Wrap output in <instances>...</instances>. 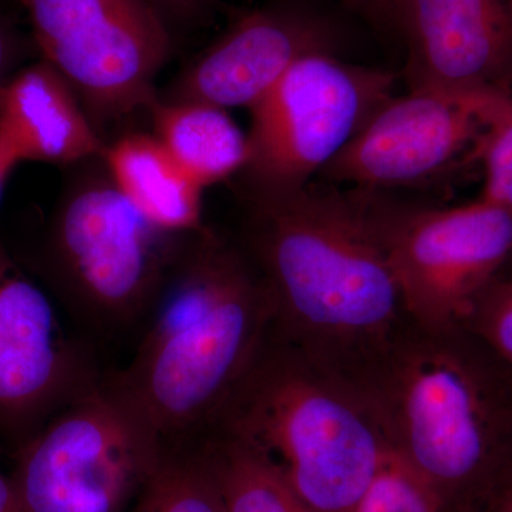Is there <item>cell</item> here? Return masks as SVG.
Returning a JSON list of instances; mask_svg holds the SVG:
<instances>
[{"mask_svg": "<svg viewBox=\"0 0 512 512\" xmlns=\"http://www.w3.org/2000/svg\"><path fill=\"white\" fill-rule=\"evenodd\" d=\"M239 241L272 302V335L362 389L413 325L362 192L242 194Z\"/></svg>", "mask_w": 512, "mask_h": 512, "instance_id": "obj_1", "label": "cell"}, {"mask_svg": "<svg viewBox=\"0 0 512 512\" xmlns=\"http://www.w3.org/2000/svg\"><path fill=\"white\" fill-rule=\"evenodd\" d=\"M271 293L241 241L204 225L185 239L126 369L110 375L165 444L195 439L258 359Z\"/></svg>", "mask_w": 512, "mask_h": 512, "instance_id": "obj_2", "label": "cell"}, {"mask_svg": "<svg viewBox=\"0 0 512 512\" xmlns=\"http://www.w3.org/2000/svg\"><path fill=\"white\" fill-rule=\"evenodd\" d=\"M467 328L410 326L360 389L390 454L439 498L443 512L491 483L512 407Z\"/></svg>", "mask_w": 512, "mask_h": 512, "instance_id": "obj_3", "label": "cell"}, {"mask_svg": "<svg viewBox=\"0 0 512 512\" xmlns=\"http://www.w3.org/2000/svg\"><path fill=\"white\" fill-rule=\"evenodd\" d=\"M207 430L271 461L319 512L352 510L389 456L359 390L272 333Z\"/></svg>", "mask_w": 512, "mask_h": 512, "instance_id": "obj_4", "label": "cell"}, {"mask_svg": "<svg viewBox=\"0 0 512 512\" xmlns=\"http://www.w3.org/2000/svg\"><path fill=\"white\" fill-rule=\"evenodd\" d=\"M79 170L50 218L43 269L80 328L114 338L146 322L188 235L165 234L144 220L103 158Z\"/></svg>", "mask_w": 512, "mask_h": 512, "instance_id": "obj_5", "label": "cell"}, {"mask_svg": "<svg viewBox=\"0 0 512 512\" xmlns=\"http://www.w3.org/2000/svg\"><path fill=\"white\" fill-rule=\"evenodd\" d=\"M164 448L137 404L103 376L16 450L10 477L25 512H131Z\"/></svg>", "mask_w": 512, "mask_h": 512, "instance_id": "obj_6", "label": "cell"}, {"mask_svg": "<svg viewBox=\"0 0 512 512\" xmlns=\"http://www.w3.org/2000/svg\"><path fill=\"white\" fill-rule=\"evenodd\" d=\"M359 190V188H357ZM407 315L417 328H463L512 255V210L481 200L420 207L360 190Z\"/></svg>", "mask_w": 512, "mask_h": 512, "instance_id": "obj_7", "label": "cell"}, {"mask_svg": "<svg viewBox=\"0 0 512 512\" xmlns=\"http://www.w3.org/2000/svg\"><path fill=\"white\" fill-rule=\"evenodd\" d=\"M396 76L356 66L330 52L302 57L251 110L244 194H278L315 175L394 96Z\"/></svg>", "mask_w": 512, "mask_h": 512, "instance_id": "obj_8", "label": "cell"}, {"mask_svg": "<svg viewBox=\"0 0 512 512\" xmlns=\"http://www.w3.org/2000/svg\"><path fill=\"white\" fill-rule=\"evenodd\" d=\"M19 3L40 56L72 86L97 130L157 99L173 36L144 0Z\"/></svg>", "mask_w": 512, "mask_h": 512, "instance_id": "obj_9", "label": "cell"}, {"mask_svg": "<svg viewBox=\"0 0 512 512\" xmlns=\"http://www.w3.org/2000/svg\"><path fill=\"white\" fill-rule=\"evenodd\" d=\"M511 101L429 89L390 97L320 175L359 190L427 183L466 158L480 160Z\"/></svg>", "mask_w": 512, "mask_h": 512, "instance_id": "obj_10", "label": "cell"}, {"mask_svg": "<svg viewBox=\"0 0 512 512\" xmlns=\"http://www.w3.org/2000/svg\"><path fill=\"white\" fill-rule=\"evenodd\" d=\"M103 376L89 343L67 333L52 299L0 242V436L19 450Z\"/></svg>", "mask_w": 512, "mask_h": 512, "instance_id": "obj_11", "label": "cell"}, {"mask_svg": "<svg viewBox=\"0 0 512 512\" xmlns=\"http://www.w3.org/2000/svg\"><path fill=\"white\" fill-rule=\"evenodd\" d=\"M409 90L512 99V0H403Z\"/></svg>", "mask_w": 512, "mask_h": 512, "instance_id": "obj_12", "label": "cell"}, {"mask_svg": "<svg viewBox=\"0 0 512 512\" xmlns=\"http://www.w3.org/2000/svg\"><path fill=\"white\" fill-rule=\"evenodd\" d=\"M329 29L289 5L262 6L235 20L175 77L167 101L251 110L302 57L330 52Z\"/></svg>", "mask_w": 512, "mask_h": 512, "instance_id": "obj_13", "label": "cell"}, {"mask_svg": "<svg viewBox=\"0 0 512 512\" xmlns=\"http://www.w3.org/2000/svg\"><path fill=\"white\" fill-rule=\"evenodd\" d=\"M0 134L22 163L76 167L103 156L107 144L72 86L43 59L0 87Z\"/></svg>", "mask_w": 512, "mask_h": 512, "instance_id": "obj_14", "label": "cell"}, {"mask_svg": "<svg viewBox=\"0 0 512 512\" xmlns=\"http://www.w3.org/2000/svg\"><path fill=\"white\" fill-rule=\"evenodd\" d=\"M101 158L124 198L153 227L180 237L204 227V188L153 134H123L106 144Z\"/></svg>", "mask_w": 512, "mask_h": 512, "instance_id": "obj_15", "label": "cell"}, {"mask_svg": "<svg viewBox=\"0 0 512 512\" xmlns=\"http://www.w3.org/2000/svg\"><path fill=\"white\" fill-rule=\"evenodd\" d=\"M147 111L153 136L204 190L237 177L247 163V134L228 110L157 97Z\"/></svg>", "mask_w": 512, "mask_h": 512, "instance_id": "obj_16", "label": "cell"}, {"mask_svg": "<svg viewBox=\"0 0 512 512\" xmlns=\"http://www.w3.org/2000/svg\"><path fill=\"white\" fill-rule=\"evenodd\" d=\"M210 458L227 512H319L247 444L217 430L195 437Z\"/></svg>", "mask_w": 512, "mask_h": 512, "instance_id": "obj_17", "label": "cell"}, {"mask_svg": "<svg viewBox=\"0 0 512 512\" xmlns=\"http://www.w3.org/2000/svg\"><path fill=\"white\" fill-rule=\"evenodd\" d=\"M131 512H227L220 484L198 440L165 444Z\"/></svg>", "mask_w": 512, "mask_h": 512, "instance_id": "obj_18", "label": "cell"}, {"mask_svg": "<svg viewBox=\"0 0 512 512\" xmlns=\"http://www.w3.org/2000/svg\"><path fill=\"white\" fill-rule=\"evenodd\" d=\"M349 512H443L439 498L392 454Z\"/></svg>", "mask_w": 512, "mask_h": 512, "instance_id": "obj_19", "label": "cell"}, {"mask_svg": "<svg viewBox=\"0 0 512 512\" xmlns=\"http://www.w3.org/2000/svg\"><path fill=\"white\" fill-rule=\"evenodd\" d=\"M464 328L512 369V278L495 279L485 289Z\"/></svg>", "mask_w": 512, "mask_h": 512, "instance_id": "obj_20", "label": "cell"}, {"mask_svg": "<svg viewBox=\"0 0 512 512\" xmlns=\"http://www.w3.org/2000/svg\"><path fill=\"white\" fill-rule=\"evenodd\" d=\"M481 200L512 210V101L485 138Z\"/></svg>", "mask_w": 512, "mask_h": 512, "instance_id": "obj_21", "label": "cell"}, {"mask_svg": "<svg viewBox=\"0 0 512 512\" xmlns=\"http://www.w3.org/2000/svg\"><path fill=\"white\" fill-rule=\"evenodd\" d=\"M23 53L25 40L15 23L0 10V87L8 82L13 73L18 72Z\"/></svg>", "mask_w": 512, "mask_h": 512, "instance_id": "obj_22", "label": "cell"}, {"mask_svg": "<svg viewBox=\"0 0 512 512\" xmlns=\"http://www.w3.org/2000/svg\"><path fill=\"white\" fill-rule=\"evenodd\" d=\"M160 16L167 28L201 18L215 0H144Z\"/></svg>", "mask_w": 512, "mask_h": 512, "instance_id": "obj_23", "label": "cell"}, {"mask_svg": "<svg viewBox=\"0 0 512 512\" xmlns=\"http://www.w3.org/2000/svg\"><path fill=\"white\" fill-rule=\"evenodd\" d=\"M377 26L396 29L397 13L403 0H340Z\"/></svg>", "mask_w": 512, "mask_h": 512, "instance_id": "obj_24", "label": "cell"}, {"mask_svg": "<svg viewBox=\"0 0 512 512\" xmlns=\"http://www.w3.org/2000/svg\"><path fill=\"white\" fill-rule=\"evenodd\" d=\"M20 163L22 161L16 151L10 146L9 141L0 134V201H2L3 191H5L10 174Z\"/></svg>", "mask_w": 512, "mask_h": 512, "instance_id": "obj_25", "label": "cell"}, {"mask_svg": "<svg viewBox=\"0 0 512 512\" xmlns=\"http://www.w3.org/2000/svg\"><path fill=\"white\" fill-rule=\"evenodd\" d=\"M0 512H25L12 477L0 471Z\"/></svg>", "mask_w": 512, "mask_h": 512, "instance_id": "obj_26", "label": "cell"}, {"mask_svg": "<svg viewBox=\"0 0 512 512\" xmlns=\"http://www.w3.org/2000/svg\"><path fill=\"white\" fill-rule=\"evenodd\" d=\"M491 512H512V487L503 491Z\"/></svg>", "mask_w": 512, "mask_h": 512, "instance_id": "obj_27", "label": "cell"}, {"mask_svg": "<svg viewBox=\"0 0 512 512\" xmlns=\"http://www.w3.org/2000/svg\"><path fill=\"white\" fill-rule=\"evenodd\" d=\"M507 265H510L511 266V269H512V255H511V258H510V261H508V264ZM512 278V276H511Z\"/></svg>", "mask_w": 512, "mask_h": 512, "instance_id": "obj_28", "label": "cell"}]
</instances>
